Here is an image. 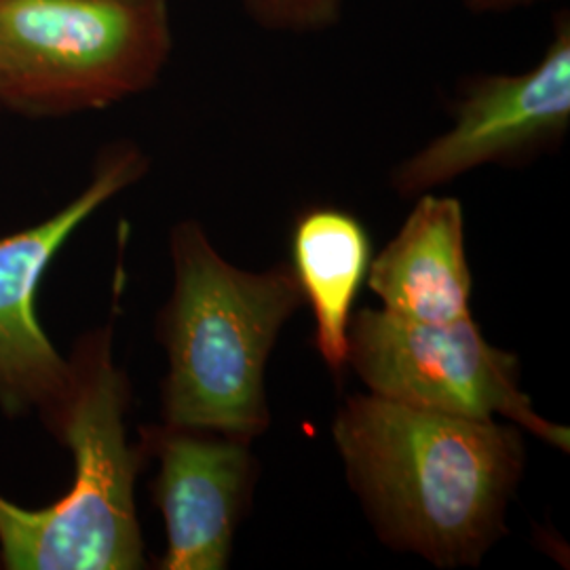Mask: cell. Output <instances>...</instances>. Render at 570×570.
<instances>
[{
  "label": "cell",
  "instance_id": "obj_11",
  "mask_svg": "<svg viewBox=\"0 0 570 570\" xmlns=\"http://www.w3.org/2000/svg\"><path fill=\"white\" fill-rule=\"evenodd\" d=\"M244 7L266 30L311 32L338 21L343 0H244Z\"/></svg>",
  "mask_w": 570,
  "mask_h": 570
},
{
  "label": "cell",
  "instance_id": "obj_8",
  "mask_svg": "<svg viewBox=\"0 0 570 570\" xmlns=\"http://www.w3.org/2000/svg\"><path fill=\"white\" fill-rule=\"evenodd\" d=\"M148 459L159 461L150 484L165 522L161 570H225L235 534L258 482L252 440L214 429L153 425L140 431Z\"/></svg>",
  "mask_w": 570,
  "mask_h": 570
},
{
  "label": "cell",
  "instance_id": "obj_6",
  "mask_svg": "<svg viewBox=\"0 0 570 570\" xmlns=\"http://www.w3.org/2000/svg\"><path fill=\"white\" fill-rule=\"evenodd\" d=\"M454 122L391 174L400 197H419L482 165H527L558 148L570 125V21L560 16L543 58L522 75L471 77Z\"/></svg>",
  "mask_w": 570,
  "mask_h": 570
},
{
  "label": "cell",
  "instance_id": "obj_3",
  "mask_svg": "<svg viewBox=\"0 0 570 570\" xmlns=\"http://www.w3.org/2000/svg\"><path fill=\"white\" fill-rule=\"evenodd\" d=\"M112 324L89 330L68 357L60 404L45 419L72 452V489L45 510L0 497V564L9 570L146 567L136 482L148 450L127 438L131 385L115 362Z\"/></svg>",
  "mask_w": 570,
  "mask_h": 570
},
{
  "label": "cell",
  "instance_id": "obj_4",
  "mask_svg": "<svg viewBox=\"0 0 570 570\" xmlns=\"http://www.w3.org/2000/svg\"><path fill=\"white\" fill-rule=\"evenodd\" d=\"M171 49L167 0H0V108L102 110L155 87Z\"/></svg>",
  "mask_w": 570,
  "mask_h": 570
},
{
  "label": "cell",
  "instance_id": "obj_7",
  "mask_svg": "<svg viewBox=\"0 0 570 570\" xmlns=\"http://www.w3.org/2000/svg\"><path fill=\"white\" fill-rule=\"evenodd\" d=\"M148 157L134 142L110 144L98 157L81 195L41 225L0 239V412L42 421L60 404L68 360L45 334L37 289L61 245L104 204L142 180Z\"/></svg>",
  "mask_w": 570,
  "mask_h": 570
},
{
  "label": "cell",
  "instance_id": "obj_5",
  "mask_svg": "<svg viewBox=\"0 0 570 570\" xmlns=\"http://www.w3.org/2000/svg\"><path fill=\"white\" fill-rule=\"evenodd\" d=\"M346 367L379 397L450 416L501 419L570 450V429L541 416L520 387L518 355L490 345L473 317L421 324L364 308L348 326Z\"/></svg>",
  "mask_w": 570,
  "mask_h": 570
},
{
  "label": "cell",
  "instance_id": "obj_1",
  "mask_svg": "<svg viewBox=\"0 0 570 570\" xmlns=\"http://www.w3.org/2000/svg\"><path fill=\"white\" fill-rule=\"evenodd\" d=\"M332 438L348 487L391 550L463 569L508 534L527 469L522 429L360 393L336 412Z\"/></svg>",
  "mask_w": 570,
  "mask_h": 570
},
{
  "label": "cell",
  "instance_id": "obj_2",
  "mask_svg": "<svg viewBox=\"0 0 570 570\" xmlns=\"http://www.w3.org/2000/svg\"><path fill=\"white\" fill-rule=\"evenodd\" d=\"M171 296L157 334L167 351L164 423L256 440L271 428L266 364L305 296L287 263L230 265L195 220L171 228Z\"/></svg>",
  "mask_w": 570,
  "mask_h": 570
},
{
  "label": "cell",
  "instance_id": "obj_9",
  "mask_svg": "<svg viewBox=\"0 0 570 570\" xmlns=\"http://www.w3.org/2000/svg\"><path fill=\"white\" fill-rule=\"evenodd\" d=\"M366 277L383 311L400 320L450 324L471 317L473 277L461 202L419 195L397 235L370 261Z\"/></svg>",
  "mask_w": 570,
  "mask_h": 570
},
{
  "label": "cell",
  "instance_id": "obj_10",
  "mask_svg": "<svg viewBox=\"0 0 570 570\" xmlns=\"http://www.w3.org/2000/svg\"><path fill=\"white\" fill-rule=\"evenodd\" d=\"M370 261V237L353 214L320 205L296 218L289 266L315 317L313 345L334 374L346 370L348 326Z\"/></svg>",
  "mask_w": 570,
  "mask_h": 570
},
{
  "label": "cell",
  "instance_id": "obj_12",
  "mask_svg": "<svg viewBox=\"0 0 570 570\" xmlns=\"http://www.w3.org/2000/svg\"><path fill=\"white\" fill-rule=\"evenodd\" d=\"M541 0H465L473 13H492V11H510L515 7H527Z\"/></svg>",
  "mask_w": 570,
  "mask_h": 570
}]
</instances>
